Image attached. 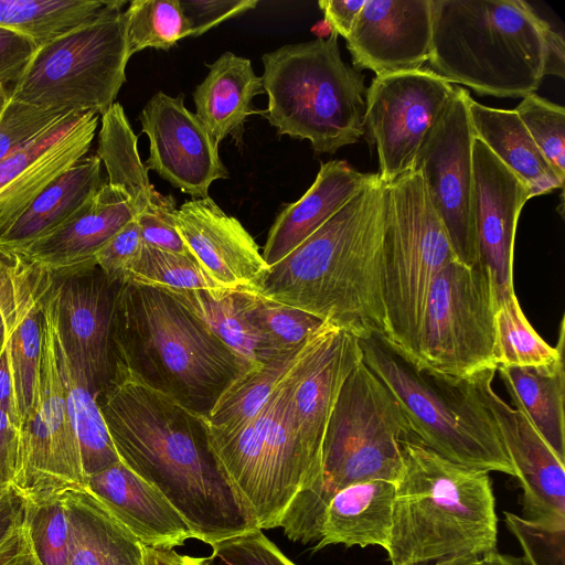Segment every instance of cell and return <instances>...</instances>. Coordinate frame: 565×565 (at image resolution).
Instances as JSON below:
<instances>
[{"label":"cell","mask_w":565,"mask_h":565,"mask_svg":"<svg viewBox=\"0 0 565 565\" xmlns=\"http://www.w3.org/2000/svg\"><path fill=\"white\" fill-rule=\"evenodd\" d=\"M24 525L39 565H70V524L63 495L25 501Z\"/></svg>","instance_id":"43"},{"label":"cell","mask_w":565,"mask_h":565,"mask_svg":"<svg viewBox=\"0 0 565 565\" xmlns=\"http://www.w3.org/2000/svg\"><path fill=\"white\" fill-rule=\"evenodd\" d=\"M136 215L126 195L104 182L62 225L14 252L52 274L96 265V254Z\"/></svg>","instance_id":"25"},{"label":"cell","mask_w":565,"mask_h":565,"mask_svg":"<svg viewBox=\"0 0 565 565\" xmlns=\"http://www.w3.org/2000/svg\"><path fill=\"white\" fill-rule=\"evenodd\" d=\"M504 521L523 551L525 565H565V521H537L504 511Z\"/></svg>","instance_id":"46"},{"label":"cell","mask_w":565,"mask_h":565,"mask_svg":"<svg viewBox=\"0 0 565 565\" xmlns=\"http://www.w3.org/2000/svg\"><path fill=\"white\" fill-rule=\"evenodd\" d=\"M9 96V90L6 88L4 85L0 84V111L6 104Z\"/></svg>","instance_id":"59"},{"label":"cell","mask_w":565,"mask_h":565,"mask_svg":"<svg viewBox=\"0 0 565 565\" xmlns=\"http://www.w3.org/2000/svg\"><path fill=\"white\" fill-rule=\"evenodd\" d=\"M21 418L14 401L0 397V495L13 488Z\"/></svg>","instance_id":"53"},{"label":"cell","mask_w":565,"mask_h":565,"mask_svg":"<svg viewBox=\"0 0 565 565\" xmlns=\"http://www.w3.org/2000/svg\"><path fill=\"white\" fill-rule=\"evenodd\" d=\"M178 552L143 546V565H178Z\"/></svg>","instance_id":"57"},{"label":"cell","mask_w":565,"mask_h":565,"mask_svg":"<svg viewBox=\"0 0 565 565\" xmlns=\"http://www.w3.org/2000/svg\"><path fill=\"white\" fill-rule=\"evenodd\" d=\"M395 483L391 565H433L497 551L498 518L489 472L440 456L414 434L402 443Z\"/></svg>","instance_id":"5"},{"label":"cell","mask_w":565,"mask_h":565,"mask_svg":"<svg viewBox=\"0 0 565 565\" xmlns=\"http://www.w3.org/2000/svg\"><path fill=\"white\" fill-rule=\"evenodd\" d=\"M117 0H0V26L38 47L105 15Z\"/></svg>","instance_id":"35"},{"label":"cell","mask_w":565,"mask_h":565,"mask_svg":"<svg viewBox=\"0 0 565 565\" xmlns=\"http://www.w3.org/2000/svg\"><path fill=\"white\" fill-rule=\"evenodd\" d=\"M455 87L429 68L375 75L365 95L364 126L376 146L379 172L391 183L413 169L430 128Z\"/></svg>","instance_id":"14"},{"label":"cell","mask_w":565,"mask_h":565,"mask_svg":"<svg viewBox=\"0 0 565 565\" xmlns=\"http://www.w3.org/2000/svg\"><path fill=\"white\" fill-rule=\"evenodd\" d=\"M70 565H143V545L86 490L63 494Z\"/></svg>","instance_id":"29"},{"label":"cell","mask_w":565,"mask_h":565,"mask_svg":"<svg viewBox=\"0 0 565 565\" xmlns=\"http://www.w3.org/2000/svg\"><path fill=\"white\" fill-rule=\"evenodd\" d=\"M303 344L237 377L223 392L210 415L204 417L206 426L213 431L226 434L255 417L289 374Z\"/></svg>","instance_id":"38"},{"label":"cell","mask_w":565,"mask_h":565,"mask_svg":"<svg viewBox=\"0 0 565 565\" xmlns=\"http://www.w3.org/2000/svg\"><path fill=\"white\" fill-rule=\"evenodd\" d=\"M42 268L0 245V349L18 310L35 286Z\"/></svg>","instance_id":"47"},{"label":"cell","mask_w":565,"mask_h":565,"mask_svg":"<svg viewBox=\"0 0 565 565\" xmlns=\"http://www.w3.org/2000/svg\"><path fill=\"white\" fill-rule=\"evenodd\" d=\"M124 19L129 57L147 47L170 50L184 38L180 0H134Z\"/></svg>","instance_id":"41"},{"label":"cell","mask_w":565,"mask_h":565,"mask_svg":"<svg viewBox=\"0 0 565 565\" xmlns=\"http://www.w3.org/2000/svg\"><path fill=\"white\" fill-rule=\"evenodd\" d=\"M36 50V44L28 36L0 26V84L14 85Z\"/></svg>","instance_id":"54"},{"label":"cell","mask_w":565,"mask_h":565,"mask_svg":"<svg viewBox=\"0 0 565 565\" xmlns=\"http://www.w3.org/2000/svg\"><path fill=\"white\" fill-rule=\"evenodd\" d=\"M433 565H525V563L520 557L494 551L482 556L460 557L435 563Z\"/></svg>","instance_id":"56"},{"label":"cell","mask_w":565,"mask_h":565,"mask_svg":"<svg viewBox=\"0 0 565 565\" xmlns=\"http://www.w3.org/2000/svg\"><path fill=\"white\" fill-rule=\"evenodd\" d=\"M100 166L97 154L85 157L57 177L0 234V245L17 250L62 225L104 184Z\"/></svg>","instance_id":"31"},{"label":"cell","mask_w":565,"mask_h":565,"mask_svg":"<svg viewBox=\"0 0 565 565\" xmlns=\"http://www.w3.org/2000/svg\"><path fill=\"white\" fill-rule=\"evenodd\" d=\"M395 483L372 479L351 484L333 495L328 503L320 540L313 551L343 544L386 550L393 519Z\"/></svg>","instance_id":"28"},{"label":"cell","mask_w":565,"mask_h":565,"mask_svg":"<svg viewBox=\"0 0 565 565\" xmlns=\"http://www.w3.org/2000/svg\"><path fill=\"white\" fill-rule=\"evenodd\" d=\"M239 297L250 324L278 354L298 349L324 322L315 315L259 294L239 291Z\"/></svg>","instance_id":"40"},{"label":"cell","mask_w":565,"mask_h":565,"mask_svg":"<svg viewBox=\"0 0 565 565\" xmlns=\"http://www.w3.org/2000/svg\"><path fill=\"white\" fill-rule=\"evenodd\" d=\"M164 291L201 319L216 338L252 367L260 366L280 355L248 321L239 291Z\"/></svg>","instance_id":"34"},{"label":"cell","mask_w":565,"mask_h":565,"mask_svg":"<svg viewBox=\"0 0 565 565\" xmlns=\"http://www.w3.org/2000/svg\"><path fill=\"white\" fill-rule=\"evenodd\" d=\"M339 35L287 44L262 56L263 116L278 135L307 139L316 153H334L365 134L364 76L343 62Z\"/></svg>","instance_id":"8"},{"label":"cell","mask_w":565,"mask_h":565,"mask_svg":"<svg viewBox=\"0 0 565 565\" xmlns=\"http://www.w3.org/2000/svg\"><path fill=\"white\" fill-rule=\"evenodd\" d=\"M140 226L132 218L96 254L95 263L115 284H125L142 248Z\"/></svg>","instance_id":"51"},{"label":"cell","mask_w":565,"mask_h":565,"mask_svg":"<svg viewBox=\"0 0 565 565\" xmlns=\"http://www.w3.org/2000/svg\"><path fill=\"white\" fill-rule=\"evenodd\" d=\"M472 220L479 263L488 270L499 302L515 292V233L531 195L527 186L477 137L472 145Z\"/></svg>","instance_id":"19"},{"label":"cell","mask_w":565,"mask_h":565,"mask_svg":"<svg viewBox=\"0 0 565 565\" xmlns=\"http://www.w3.org/2000/svg\"><path fill=\"white\" fill-rule=\"evenodd\" d=\"M413 433L393 393L360 361L345 379L326 431L319 473L280 521L292 542H318L326 508L340 490L372 479L394 483L403 471L402 443Z\"/></svg>","instance_id":"6"},{"label":"cell","mask_w":565,"mask_h":565,"mask_svg":"<svg viewBox=\"0 0 565 565\" xmlns=\"http://www.w3.org/2000/svg\"><path fill=\"white\" fill-rule=\"evenodd\" d=\"M564 319L558 343L550 345L526 319L515 292L498 302L494 313V358L499 366L543 367L563 358Z\"/></svg>","instance_id":"39"},{"label":"cell","mask_w":565,"mask_h":565,"mask_svg":"<svg viewBox=\"0 0 565 565\" xmlns=\"http://www.w3.org/2000/svg\"><path fill=\"white\" fill-rule=\"evenodd\" d=\"M43 269V268H42ZM51 273L43 269L7 330L4 350L21 424L30 412L36 390L42 351L41 305Z\"/></svg>","instance_id":"36"},{"label":"cell","mask_w":565,"mask_h":565,"mask_svg":"<svg viewBox=\"0 0 565 565\" xmlns=\"http://www.w3.org/2000/svg\"><path fill=\"white\" fill-rule=\"evenodd\" d=\"M113 349L115 363L205 418L253 369L169 292L129 282L117 288Z\"/></svg>","instance_id":"4"},{"label":"cell","mask_w":565,"mask_h":565,"mask_svg":"<svg viewBox=\"0 0 565 565\" xmlns=\"http://www.w3.org/2000/svg\"><path fill=\"white\" fill-rule=\"evenodd\" d=\"M383 247L384 335L417 361L431 282L458 259L417 170L385 183Z\"/></svg>","instance_id":"9"},{"label":"cell","mask_w":565,"mask_h":565,"mask_svg":"<svg viewBox=\"0 0 565 565\" xmlns=\"http://www.w3.org/2000/svg\"><path fill=\"white\" fill-rule=\"evenodd\" d=\"M135 284L161 290H224L218 287L189 255L166 252L142 244L125 284Z\"/></svg>","instance_id":"42"},{"label":"cell","mask_w":565,"mask_h":565,"mask_svg":"<svg viewBox=\"0 0 565 565\" xmlns=\"http://www.w3.org/2000/svg\"><path fill=\"white\" fill-rule=\"evenodd\" d=\"M41 305L42 351L38 390L21 424L13 488L28 502L85 490L79 446L73 430L53 339L47 289Z\"/></svg>","instance_id":"13"},{"label":"cell","mask_w":565,"mask_h":565,"mask_svg":"<svg viewBox=\"0 0 565 565\" xmlns=\"http://www.w3.org/2000/svg\"><path fill=\"white\" fill-rule=\"evenodd\" d=\"M211 548L209 565H296L260 529L223 540Z\"/></svg>","instance_id":"48"},{"label":"cell","mask_w":565,"mask_h":565,"mask_svg":"<svg viewBox=\"0 0 565 565\" xmlns=\"http://www.w3.org/2000/svg\"><path fill=\"white\" fill-rule=\"evenodd\" d=\"M470 93H455L426 135L414 160L430 202L441 220L459 262L473 266L479 254L472 220V145L476 138L469 116Z\"/></svg>","instance_id":"15"},{"label":"cell","mask_w":565,"mask_h":565,"mask_svg":"<svg viewBox=\"0 0 565 565\" xmlns=\"http://www.w3.org/2000/svg\"><path fill=\"white\" fill-rule=\"evenodd\" d=\"M495 372L486 370L471 381L494 419L514 477L522 488L524 518L565 521V462L553 452L525 414L495 393L492 387Z\"/></svg>","instance_id":"20"},{"label":"cell","mask_w":565,"mask_h":565,"mask_svg":"<svg viewBox=\"0 0 565 565\" xmlns=\"http://www.w3.org/2000/svg\"><path fill=\"white\" fill-rule=\"evenodd\" d=\"M175 199L156 191L147 206L136 216L142 243L166 252L189 255L174 220Z\"/></svg>","instance_id":"50"},{"label":"cell","mask_w":565,"mask_h":565,"mask_svg":"<svg viewBox=\"0 0 565 565\" xmlns=\"http://www.w3.org/2000/svg\"><path fill=\"white\" fill-rule=\"evenodd\" d=\"M99 115L74 113L0 161V234L57 177L85 158Z\"/></svg>","instance_id":"23"},{"label":"cell","mask_w":565,"mask_h":565,"mask_svg":"<svg viewBox=\"0 0 565 565\" xmlns=\"http://www.w3.org/2000/svg\"><path fill=\"white\" fill-rule=\"evenodd\" d=\"M24 522L25 500L11 488L0 495V565H39Z\"/></svg>","instance_id":"49"},{"label":"cell","mask_w":565,"mask_h":565,"mask_svg":"<svg viewBox=\"0 0 565 565\" xmlns=\"http://www.w3.org/2000/svg\"><path fill=\"white\" fill-rule=\"evenodd\" d=\"M497 294L482 264L468 266L456 259L446 265L430 286L417 361L457 379L497 370Z\"/></svg>","instance_id":"12"},{"label":"cell","mask_w":565,"mask_h":565,"mask_svg":"<svg viewBox=\"0 0 565 565\" xmlns=\"http://www.w3.org/2000/svg\"><path fill=\"white\" fill-rule=\"evenodd\" d=\"M257 0L180 1L184 19V38L200 36L221 22L254 9Z\"/></svg>","instance_id":"52"},{"label":"cell","mask_w":565,"mask_h":565,"mask_svg":"<svg viewBox=\"0 0 565 565\" xmlns=\"http://www.w3.org/2000/svg\"><path fill=\"white\" fill-rule=\"evenodd\" d=\"M178 565H209L205 556L178 554Z\"/></svg>","instance_id":"58"},{"label":"cell","mask_w":565,"mask_h":565,"mask_svg":"<svg viewBox=\"0 0 565 565\" xmlns=\"http://www.w3.org/2000/svg\"><path fill=\"white\" fill-rule=\"evenodd\" d=\"M207 67V75L193 93L195 115L216 148L227 136L241 145L246 118L259 113L253 108V98L265 93L262 78L250 60L232 52L223 53Z\"/></svg>","instance_id":"27"},{"label":"cell","mask_w":565,"mask_h":565,"mask_svg":"<svg viewBox=\"0 0 565 565\" xmlns=\"http://www.w3.org/2000/svg\"><path fill=\"white\" fill-rule=\"evenodd\" d=\"M97 402L120 461L167 498L193 539L212 546L259 529L214 455L202 416L118 363Z\"/></svg>","instance_id":"1"},{"label":"cell","mask_w":565,"mask_h":565,"mask_svg":"<svg viewBox=\"0 0 565 565\" xmlns=\"http://www.w3.org/2000/svg\"><path fill=\"white\" fill-rule=\"evenodd\" d=\"M433 0H366L347 40L355 68L375 75L422 68L428 61Z\"/></svg>","instance_id":"22"},{"label":"cell","mask_w":565,"mask_h":565,"mask_svg":"<svg viewBox=\"0 0 565 565\" xmlns=\"http://www.w3.org/2000/svg\"><path fill=\"white\" fill-rule=\"evenodd\" d=\"M366 0H321L318 2L331 31L347 39Z\"/></svg>","instance_id":"55"},{"label":"cell","mask_w":565,"mask_h":565,"mask_svg":"<svg viewBox=\"0 0 565 565\" xmlns=\"http://www.w3.org/2000/svg\"><path fill=\"white\" fill-rule=\"evenodd\" d=\"M135 135L122 106L114 103L102 115L97 157L104 162L108 184L120 190L138 215L157 191L149 181ZM136 215V216H137Z\"/></svg>","instance_id":"37"},{"label":"cell","mask_w":565,"mask_h":565,"mask_svg":"<svg viewBox=\"0 0 565 565\" xmlns=\"http://www.w3.org/2000/svg\"><path fill=\"white\" fill-rule=\"evenodd\" d=\"M514 407L520 408L553 452L565 462L564 358L550 366L497 369Z\"/></svg>","instance_id":"33"},{"label":"cell","mask_w":565,"mask_h":565,"mask_svg":"<svg viewBox=\"0 0 565 565\" xmlns=\"http://www.w3.org/2000/svg\"><path fill=\"white\" fill-rule=\"evenodd\" d=\"M150 141L148 170L194 199L209 198L210 185L228 171L203 124L184 106V96L156 93L138 117Z\"/></svg>","instance_id":"18"},{"label":"cell","mask_w":565,"mask_h":565,"mask_svg":"<svg viewBox=\"0 0 565 565\" xmlns=\"http://www.w3.org/2000/svg\"><path fill=\"white\" fill-rule=\"evenodd\" d=\"M360 361V339L324 321L306 340L289 374L291 423L313 468V480L319 473L323 440L340 390Z\"/></svg>","instance_id":"16"},{"label":"cell","mask_w":565,"mask_h":565,"mask_svg":"<svg viewBox=\"0 0 565 565\" xmlns=\"http://www.w3.org/2000/svg\"><path fill=\"white\" fill-rule=\"evenodd\" d=\"M56 360L64 390L67 414L75 433L85 478L118 462L120 459L110 439L97 395L85 373L67 356L55 324L52 276L47 289Z\"/></svg>","instance_id":"32"},{"label":"cell","mask_w":565,"mask_h":565,"mask_svg":"<svg viewBox=\"0 0 565 565\" xmlns=\"http://www.w3.org/2000/svg\"><path fill=\"white\" fill-rule=\"evenodd\" d=\"M118 285L97 265L52 274L58 338L97 397L114 373L113 320Z\"/></svg>","instance_id":"17"},{"label":"cell","mask_w":565,"mask_h":565,"mask_svg":"<svg viewBox=\"0 0 565 565\" xmlns=\"http://www.w3.org/2000/svg\"><path fill=\"white\" fill-rule=\"evenodd\" d=\"M289 374L249 422L227 434H209L213 452L260 530L279 527L296 494L315 478L291 423Z\"/></svg>","instance_id":"11"},{"label":"cell","mask_w":565,"mask_h":565,"mask_svg":"<svg viewBox=\"0 0 565 565\" xmlns=\"http://www.w3.org/2000/svg\"><path fill=\"white\" fill-rule=\"evenodd\" d=\"M74 113L40 107L8 96L0 111V161Z\"/></svg>","instance_id":"45"},{"label":"cell","mask_w":565,"mask_h":565,"mask_svg":"<svg viewBox=\"0 0 565 565\" xmlns=\"http://www.w3.org/2000/svg\"><path fill=\"white\" fill-rule=\"evenodd\" d=\"M380 175L276 265L259 295L355 334L386 331Z\"/></svg>","instance_id":"2"},{"label":"cell","mask_w":565,"mask_h":565,"mask_svg":"<svg viewBox=\"0 0 565 565\" xmlns=\"http://www.w3.org/2000/svg\"><path fill=\"white\" fill-rule=\"evenodd\" d=\"M85 490L146 547L173 550L193 539L167 498L120 460L87 477Z\"/></svg>","instance_id":"24"},{"label":"cell","mask_w":565,"mask_h":565,"mask_svg":"<svg viewBox=\"0 0 565 565\" xmlns=\"http://www.w3.org/2000/svg\"><path fill=\"white\" fill-rule=\"evenodd\" d=\"M40 47L9 97L72 113L103 115L126 82L129 61L122 7Z\"/></svg>","instance_id":"10"},{"label":"cell","mask_w":565,"mask_h":565,"mask_svg":"<svg viewBox=\"0 0 565 565\" xmlns=\"http://www.w3.org/2000/svg\"><path fill=\"white\" fill-rule=\"evenodd\" d=\"M558 179H565V109L535 93L514 109Z\"/></svg>","instance_id":"44"},{"label":"cell","mask_w":565,"mask_h":565,"mask_svg":"<svg viewBox=\"0 0 565 565\" xmlns=\"http://www.w3.org/2000/svg\"><path fill=\"white\" fill-rule=\"evenodd\" d=\"M362 360L393 393L412 433L456 463L514 477L494 419L471 379L438 373L383 333L360 338Z\"/></svg>","instance_id":"7"},{"label":"cell","mask_w":565,"mask_h":565,"mask_svg":"<svg viewBox=\"0 0 565 565\" xmlns=\"http://www.w3.org/2000/svg\"><path fill=\"white\" fill-rule=\"evenodd\" d=\"M174 220L191 256L218 287L259 294L269 267L237 218L209 196L185 201Z\"/></svg>","instance_id":"21"},{"label":"cell","mask_w":565,"mask_h":565,"mask_svg":"<svg viewBox=\"0 0 565 565\" xmlns=\"http://www.w3.org/2000/svg\"><path fill=\"white\" fill-rule=\"evenodd\" d=\"M429 70L479 95L518 98L565 76V42L523 0H433Z\"/></svg>","instance_id":"3"},{"label":"cell","mask_w":565,"mask_h":565,"mask_svg":"<svg viewBox=\"0 0 565 565\" xmlns=\"http://www.w3.org/2000/svg\"><path fill=\"white\" fill-rule=\"evenodd\" d=\"M469 116L476 137L527 186L531 198L563 188L514 109L493 108L471 98Z\"/></svg>","instance_id":"30"},{"label":"cell","mask_w":565,"mask_h":565,"mask_svg":"<svg viewBox=\"0 0 565 565\" xmlns=\"http://www.w3.org/2000/svg\"><path fill=\"white\" fill-rule=\"evenodd\" d=\"M377 177L343 160L321 163L308 191L287 205L271 225L262 254L268 267L289 255Z\"/></svg>","instance_id":"26"}]
</instances>
